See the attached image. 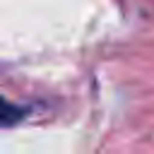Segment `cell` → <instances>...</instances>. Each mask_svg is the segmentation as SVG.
<instances>
[{"label":"cell","instance_id":"cell-1","mask_svg":"<svg viewBox=\"0 0 154 154\" xmlns=\"http://www.w3.org/2000/svg\"><path fill=\"white\" fill-rule=\"evenodd\" d=\"M22 118H24V108H19V106H14L0 96V128H12Z\"/></svg>","mask_w":154,"mask_h":154}]
</instances>
